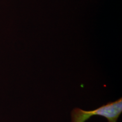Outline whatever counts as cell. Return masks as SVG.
Wrapping results in <instances>:
<instances>
[{
  "label": "cell",
  "instance_id": "1",
  "mask_svg": "<svg viewBox=\"0 0 122 122\" xmlns=\"http://www.w3.org/2000/svg\"><path fill=\"white\" fill-rule=\"evenodd\" d=\"M122 112V99L110 102L93 110H84L74 108L71 112V122H85L93 116H101L107 122H117Z\"/></svg>",
  "mask_w": 122,
  "mask_h": 122
}]
</instances>
